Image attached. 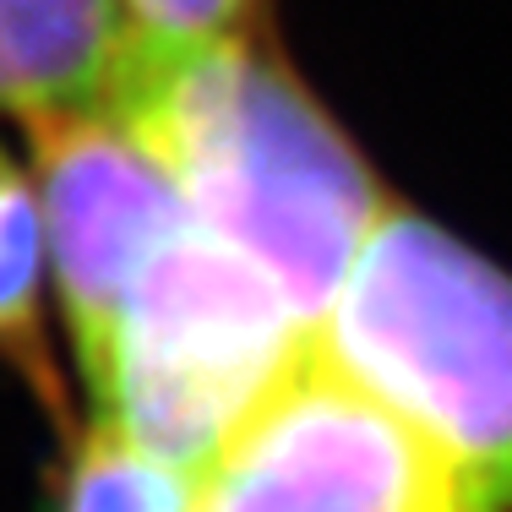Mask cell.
Returning a JSON list of instances; mask_svg holds the SVG:
<instances>
[{
    "label": "cell",
    "instance_id": "6da1fadb",
    "mask_svg": "<svg viewBox=\"0 0 512 512\" xmlns=\"http://www.w3.org/2000/svg\"><path fill=\"white\" fill-rule=\"evenodd\" d=\"M115 109L175 175L202 235L235 251L316 338L393 207L333 109L246 33L142 39Z\"/></svg>",
    "mask_w": 512,
    "mask_h": 512
},
{
    "label": "cell",
    "instance_id": "7a4b0ae2",
    "mask_svg": "<svg viewBox=\"0 0 512 512\" xmlns=\"http://www.w3.org/2000/svg\"><path fill=\"white\" fill-rule=\"evenodd\" d=\"M316 355L409 420L474 512H512V273L393 202L344 278Z\"/></svg>",
    "mask_w": 512,
    "mask_h": 512
},
{
    "label": "cell",
    "instance_id": "3957f363",
    "mask_svg": "<svg viewBox=\"0 0 512 512\" xmlns=\"http://www.w3.org/2000/svg\"><path fill=\"white\" fill-rule=\"evenodd\" d=\"M311 344L300 316L191 218L82 365L88 420L202 474Z\"/></svg>",
    "mask_w": 512,
    "mask_h": 512
},
{
    "label": "cell",
    "instance_id": "277c9868",
    "mask_svg": "<svg viewBox=\"0 0 512 512\" xmlns=\"http://www.w3.org/2000/svg\"><path fill=\"white\" fill-rule=\"evenodd\" d=\"M197 512H474L436 447L311 355L213 453Z\"/></svg>",
    "mask_w": 512,
    "mask_h": 512
},
{
    "label": "cell",
    "instance_id": "5b68a950",
    "mask_svg": "<svg viewBox=\"0 0 512 512\" xmlns=\"http://www.w3.org/2000/svg\"><path fill=\"white\" fill-rule=\"evenodd\" d=\"M28 148L50 295L82 371L142 273L191 229V207L115 104L28 120Z\"/></svg>",
    "mask_w": 512,
    "mask_h": 512
},
{
    "label": "cell",
    "instance_id": "8992f818",
    "mask_svg": "<svg viewBox=\"0 0 512 512\" xmlns=\"http://www.w3.org/2000/svg\"><path fill=\"white\" fill-rule=\"evenodd\" d=\"M137 50L126 0H0V109L28 126L115 104Z\"/></svg>",
    "mask_w": 512,
    "mask_h": 512
},
{
    "label": "cell",
    "instance_id": "52a82bcc",
    "mask_svg": "<svg viewBox=\"0 0 512 512\" xmlns=\"http://www.w3.org/2000/svg\"><path fill=\"white\" fill-rule=\"evenodd\" d=\"M0 365L66 420V382L50 344V256L33 175L0 148Z\"/></svg>",
    "mask_w": 512,
    "mask_h": 512
},
{
    "label": "cell",
    "instance_id": "ba28073f",
    "mask_svg": "<svg viewBox=\"0 0 512 512\" xmlns=\"http://www.w3.org/2000/svg\"><path fill=\"white\" fill-rule=\"evenodd\" d=\"M197 480L202 474L88 420L55 480V512H197Z\"/></svg>",
    "mask_w": 512,
    "mask_h": 512
},
{
    "label": "cell",
    "instance_id": "9c48e42d",
    "mask_svg": "<svg viewBox=\"0 0 512 512\" xmlns=\"http://www.w3.org/2000/svg\"><path fill=\"white\" fill-rule=\"evenodd\" d=\"M142 39L153 44H207L246 33L256 0H126Z\"/></svg>",
    "mask_w": 512,
    "mask_h": 512
}]
</instances>
